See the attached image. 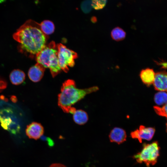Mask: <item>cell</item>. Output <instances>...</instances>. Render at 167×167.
Masks as SVG:
<instances>
[{
    "mask_svg": "<svg viewBox=\"0 0 167 167\" xmlns=\"http://www.w3.org/2000/svg\"><path fill=\"white\" fill-rule=\"evenodd\" d=\"M13 37L19 43L18 51L31 58H35L44 48L48 39L41 31L40 24L31 19L20 26Z\"/></svg>",
    "mask_w": 167,
    "mask_h": 167,
    "instance_id": "1",
    "label": "cell"
},
{
    "mask_svg": "<svg viewBox=\"0 0 167 167\" xmlns=\"http://www.w3.org/2000/svg\"><path fill=\"white\" fill-rule=\"evenodd\" d=\"M99 90L96 86L84 89L78 88L75 81L69 79L62 84L58 96V105L65 113H69L72 106L87 95Z\"/></svg>",
    "mask_w": 167,
    "mask_h": 167,
    "instance_id": "2",
    "label": "cell"
},
{
    "mask_svg": "<svg viewBox=\"0 0 167 167\" xmlns=\"http://www.w3.org/2000/svg\"><path fill=\"white\" fill-rule=\"evenodd\" d=\"M57 53V45L54 41H52L46 45L35 57L37 63L45 68L49 69L53 77L62 71L58 63Z\"/></svg>",
    "mask_w": 167,
    "mask_h": 167,
    "instance_id": "3",
    "label": "cell"
},
{
    "mask_svg": "<svg viewBox=\"0 0 167 167\" xmlns=\"http://www.w3.org/2000/svg\"><path fill=\"white\" fill-rule=\"evenodd\" d=\"M160 148L157 141L143 144L140 152L134 155L133 158L139 163H144L147 167L156 164L159 156Z\"/></svg>",
    "mask_w": 167,
    "mask_h": 167,
    "instance_id": "4",
    "label": "cell"
},
{
    "mask_svg": "<svg viewBox=\"0 0 167 167\" xmlns=\"http://www.w3.org/2000/svg\"><path fill=\"white\" fill-rule=\"evenodd\" d=\"M58 58L59 66L62 71L67 73L68 67H73L75 60L78 57L77 54L67 48L65 45L59 43L57 45Z\"/></svg>",
    "mask_w": 167,
    "mask_h": 167,
    "instance_id": "5",
    "label": "cell"
},
{
    "mask_svg": "<svg viewBox=\"0 0 167 167\" xmlns=\"http://www.w3.org/2000/svg\"><path fill=\"white\" fill-rule=\"evenodd\" d=\"M155 131L154 128L146 127L143 125H140L139 129L131 133L132 138L137 139L140 143H142L143 139L150 140L153 138Z\"/></svg>",
    "mask_w": 167,
    "mask_h": 167,
    "instance_id": "6",
    "label": "cell"
},
{
    "mask_svg": "<svg viewBox=\"0 0 167 167\" xmlns=\"http://www.w3.org/2000/svg\"><path fill=\"white\" fill-rule=\"evenodd\" d=\"M25 131L27 135L29 138L36 140L42 135L44 129L40 123L34 122L27 126Z\"/></svg>",
    "mask_w": 167,
    "mask_h": 167,
    "instance_id": "7",
    "label": "cell"
},
{
    "mask_svg": "<svg viewBox=\"0 0 167 167\" xmlns=\"http://www.w3.org/2000/svg\"><path fill=\"white\" fill-rule=\"evenodd\" d=\"M153 84L155 90L167 91V72L164 71L156 73Z\"/></svg>",
    "mask_w": 167,
    "mask_h": 167,
    "instance_id": "8",
    "label": "cell"
},
{
    "mask_svg": "<svg viewBox=\"0 0 167 167\" xmlns=\"http://www.w3.org/2000/svg\"><path fill=\"white\" fill-rule=\"evenodd\" d=\"M45 68L41 64L37 63L28 70V75L29 79L34 82H37L42 79Z\"/></svg>",
    "mask_w": 167,
    "mask_h": 167,
    "instance_id": "9",
    "label": "cell"
},
{
    "mask_svg": "<svg viewBox=\"0 0 167 167\" xmlns=\"http://www.w3.org/2000/svg\"><path fill=\"white\" fill-rule=\"evenodd\" d=\"M126 137L125 131L123 129L118 127H115L113 129L109 135L110 142L116 143L118 144L125 141Z\"/></svg>",
    "mask_w": 167,
    "mask_h": 167,
    "instance_id": "10",
    "label": "cell"
},
{
    "mask_svg": "<svg viewBox=\"0 0 167 167\" xmlns=\"http://www.w3.org/2000/svg\"><path fill=\"white\" fill-rule=\"evenodd\" d=\"M155 74L152 69L147 68L142 69L139 73V76L142 82L149 86L153 83Z\"/></svg>",
    "mask_w": 167,
    "mask_h": 167,
    "instance_id": "11",
    "label": "cell"
},
{
    "mask_svg": "<svg viewBox=\"0 0 167 167\" xmlns=\"http://www.w3.org/2000/svg\"><path fill=\"white\" fill-rule=\"evenodd\" d=\"M9 78L11 82L15 85H19L23 83L25 78L24 71L18 69H14L11 72Z\"/></svg>",
    "mask_w": 167,
    "mask_h": 167,
    "instance_id": "12",
    "label": "cell"
},
{
    "mask_svg": "<svg viewBox=\"0 0 167 167\" xmlns=\"http://www.w3.org/2000/svg\"><path fill=\"white\" fill-rule=\"evenodd\" d=\"M73 114L74 121L78 125H84L88 120V117L87 113L83 110H76Z\"/></svg>",
    "mask_w": 167,
    "mask_h": 167,
    "instance_id": "13",
    "label": "cell"
},
{
    "mask_svg": "<svg viewBox=\"0 0 167 167\" xmlns=\"http://www.w3.org/2000/svg\"><path fill=\"white\" fill-rule=\"evenodd\" d=\"M112 39L116 41L124 40L126 36V32L122 28L117 27L112 29L110 33Z\"/></svg>",
    "mask_w": 167,
    "mask_h": 167,
    "instance_id": "14",
    "label": "cell"
},
{
    "mask_svg": "<svg viewBox=\"0 0 167 167\" xmlns=\"http://www.w3.org/2000/svg\"><path fill=\"white\" fill-rule=\"evenodd\" d=\"M40 29L42 32L47 36L53 33L55 29L54 25L52 21L45 20L40 24Z\"/></svg>",
    "mask_w": 167,
    "mask_h": 167,
    "instance_id": "15",
    "label": "cell"
},
{
    "mask_svg": "<svg viewBox=\"0 0 167 167\" xmlns=\"http://www.w3.org/2000/svg\"><path fill=\"white\" fill-rule=\"evenodd\" d=\"M154 101L158 105H164L167 103V93L161 91L156 93L154 96Z\"/></svg>",
    "mask_w": 167,
    "mask_h": 167,
    "instance_id": "16",
    "label": "cell"
},
{
    "mask_svg": "<svg viewBox=\"0 0 167 167\" xmlns=\"http://www.w3.org/2000/svg\"><path fill=\"white\" fill-rule=\"evenodd\" d=\"M92 7L96 10L103 8L105 6L107 0H91Z\"/></svg>",
    "mask_w": 167,
    "mask_h": 167,
    "instance_id": "17",
    "label": "cell"
},
{
    "mask_svg": "<svg viewBox=\"0 0 167 167\" xmlns=\"http://www.w3.org/2000/svg\"><path fill=\"white\" fill-rule=\"evenodd\" d=\"M153 108L157 114L167 118V103L161 107L154 106Z\"/></svg>",
    "mask_w": 167,
    "mask_h": 167,
    "instance_id": "18",
    "label": "cell"
},
{
    "mask_svg": "<svg viewBox=\"0 0 167 167\" xmlns=\"http://www.w3.org/2000/svg\"><path fill=\"white\" fill-rule=\"evenodd\" d=\"M82 11L85 13H89L92 10L91 0H85L83 1L81 5Z\"/></svg>",
    "mask_w": 167,
    "mask_h": 167,
    "instance_id": "19",
    "label": "cell"
},
{
    "mask_svg": "<svg viewBox=\"0 0 167 167\" xmlns=\"http://www.w3.org/2000/svg\"><path fill=\"white\" fill-rule=\"evenodd\" d=\"M6 81L1 78H0V91L6 88Z\"/></svg>",
    "mask_w": 167,
    "mask_h": 167,
    "instance_id": "20",
    "label": "cell"
},
{
    "mask_svg": "<svg viewBox=\"0 0 167 167\" xmlns=\"http://www.w3.org/2000/svg\"><path fill=\"white\" fill-rule=\"evenodd\" d=\"M156 64L161 66V68L167 69V62H156Z\"/></svg>",
    "mask_w": 167,
    "mask_h": 167,
    "instance_id": "21",
    "label": "cell"
},
{
    "mask_svg": "<svg viewBox=\"0 0 167 167\" xmlns=\"http://www.w3.org/2000/svg\"><path fill=\"white\" fill-rule=\"evenodd\" d=\"M49 167H66L64 165L60 164H54L50 166Z\"/></svg>",
    "mask_w": 167,
    "mask_h": 167,
    "instance_id": "22",
    "label": "cell"
},
{
    "mask_svg": "<svg viewBox=\"0 0 167 167\" xmlns=\"http://www.w3.org/2000/svg\"><path fill=\"white\" fill-rule=\"evenodd\" d=\"M96 19L95 17H93L92 19V21L94 23L96 22Z\"/></svg>",
    "mask_w": 167,
    "mask_h": 167,
    "instance_id": "23",
    "label": "cell"
},
{
    "mask_svg": "<svg viewBox=\"0 0 167 167\" xmlns=\"http://www.w3.org/2000/svg\"><path fill=\"white\" fill-rule=\"evenodd\" d=\"M6 0H0V3L3 2L5 1Z\"/></svg>",
    "mask_w": 167,
    "mask_h": 167,
    "instance_id": "24",
    "label": "cell"
},
{
    "mask_svg": "<svg viewBox=\"0 0 167 167\" xmlns=\"http://www.w3.org/2000/svg\"><path fill=\"white\" fill-rule=\"evenodd\" d=\"M166 127H167V123H166Z\"/></svg>",
    "mask_w": 167,
    "mask_h": 167,
    "instance_id": "25",
    "label": "cell"
}]
</instances>
